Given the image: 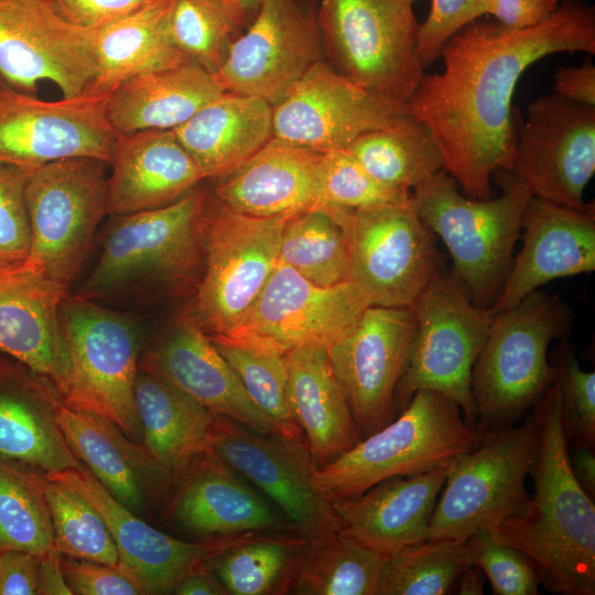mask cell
Segmentation results:
<instances>
[{
    "label": "cell",
    "instance_id": "42",
    "mask_svg": "<svg viewBox=\"0 0 595 595\" xmlns=\"http://www.w3.org/2000/svg\"><path fill=\"white\" fill-rule=\"evenodd\" d=\"M209 338L235 371L250 400L279 432L304 441L289 405L285 354L227 337Z\"/></svg>",
    "mask_w": 595,
    "mask_h": 595
},
{
    "label": "cell",
    "instance_id": "55",
    "mask_svg": "<svg viewBox=\"0 0 595 595\" xmlns=\"http://www.w3.org/2000/svg\"><path fill=\"white\" fill-rule=\"evenodd\" d=\"M553 87L556 95L567 100L595 107V66L585 61L580 66L560 67Z\"/></svg>",
    "mask_w": 595,
    "mask_h": 595
},
{
    "label": "cell",
    "instance_id": "25",
    "mask_svg": "<svg viewBox=\"0 0 595 595\" xmlns=\"http://www.w3.org/2000/svg\"><path fill=\"white\" fill-rule=\"evenodd\" d=\"M169 506L172 520L201 539L258 532L296 533L282 512L210 448L176 477Z\"/></svg>",
    "mask_w": 595,
    "mask_h": 595
},
{
    "label": "cell",
    "instance_id": "51",
    "mask_svg": "<svg viewBox=\"0 0 595 595\" xmlns=\"http://www.w3.org/2000/svg\"><path fill=\"white\" fill-rule=\"evenodd\" d=\"M62 569L73 594L139 595V587L118 567L84 560L62 559Z\"/></svg>",
    "mask_w": 595,
    "mask_h": 595
},
{
    "label": "cell",
    "instance_id": "29",
    "mask_svg": "<svg viewBox=\"0 0 595 595\" xmlns=\"http://www.w3.org/2000/svg\"><path fill=\"white\" fill-rule=\"evenodd\" d=\"M110 165L108 215L121 216L167 206L204 180L173 130L120 134Z\"/></svg>",
    "mask_w": 595,
    "mask_h": 595
},
{
    "label": "cell",
    "instance_id": "9",
    "mask_svg": "<svg viewBox=\"0 0 595 595\" xmlns=\"http://www.w3.org/2000/svg\"><path fill=\"white\" fill-rule=\"evenodd\" d=\"M288 217L241 214L207 193L203 270L184 312L209 337L229 335L256 302L279 261Z\"/></svg>",
    "mask_w": 595,
    "mask_h": 595
},
{
    "label": "cell",
    "instance_id": "49",
    "mask_svg": "<svg viewBox=\"0 0 595 595\" xmlns=\"http://www.w3.org/2000/svg\"><path fill=\"white\" fill-rule=\"evenodd\" d=\"M29 173L0 163V266L28 259L31 235L25 202Z\"/></svg>",
    "mask_w": 595,
    "mask_h": 595
},
{
    "label": "cell",
    "instance_id": "4",
    "mask_svg": "<svg viewBox=\"0 0 595 595\" xmlns=\"http://www.w3.org/2000/svg\"><path fill=\"white\" fill-rule=\"evenodd\" d=\"M572 320L561 298L539 289L494 313L472 371L478 433L520 422L553 385L549 346L566 339Z\"/></svg>",
    "mask_w": 595,
    "mask_h": 595
},
{
    "label": "cell",
    "instance_id": "32",
    "mask_svg": "<svg viewBox=\"0 0 595 595\" xmlns=\"http://www.w3.org/2000/svg\"><path fill=\"white\" fill-rule=\"evenodd\" d=\"M173 132L204 178H223L272 137V106L264 99L223 91Z\"/></svg>",
    "mask_w": 595,
    "mask_h": 595
},
{
    "label": "cell",
    "instance_id": "56",
    "mask_svg": "<svg viewBox=\"0 0 595 595\" xmlns=\"http://www.w3.org/2000/svg\"><path fill=\"white\" fill-rule=\"evenodd\" d=\"M62 555L53 548L40 556L36 594L39 595H73L66 583Z\"/></svg>",
    "mask_w": 595,
    "mask_h": 595
},
{
    "label": "cell",
    "instance_id": "38",
    "mask_svg": "<svg viewBox=\"0 0 595 595\" xmlns=\"http://www.w3.org/2000/svg\"><path fill=\"white\" fill-rule=\"evenodd\" d=\"M388 556L342 529L307 540L290 593L298 595H378Z\"/></svg>",
    "mask_w": 595,
    "mask_h": 595
},
{
    "label": "cell",
    "instance_id": "39",
    "mask_svg": "<svg viewBox=\"0 0 595 595\" xmlns=\"http://www.w3.org/2000/svg\"><path fill=\"white\" fill-rule=\"evenodd\" d=\"M306 544L307 539L298 533H249L238 537L206 564L227 594H288Z\"/></svg>",
    "mask_w": 595,
    "mask_h": 595
},
{
    "label": "cell",
    "instance_id": "58",
    "mask_svg": "<svg viewBox=\"0 0 595 595\" xmlns=\"http://www.w3.org/2000/svg\"><path fill=\"white\" fill-rule=\"evenodd\" d=\"M571 470L580 486L592 497L595 496V454L594 448L578 443H567Z\"/></svg>",
    "mask_w": 595,
    "mask_h": 595
},
{
    "label": "cell",
    "instance_id": "10",
    "mask_svg": "<svg viewBox=\"0 0 595 595\" xmlns=\"http://www.w3.org/2000/svg\"><path fill=\"white\" fill-rule=\"evenodd\" d=\"M60 326L69 360L64 403L102 415L141 441L134 382L141 335L134 320L95 301L66 294Z\"/></svg>",
    "mask_w": 595,
    "mask_h": 595
},
{
    "label": "cell",
    "instance_id": "14",
    "mask_svg": "<svg viewBox=\"0 0 595 595\" xmlns=\"http://www.w3.org/2000/svg\"><path fill=\"white\" fill-rule=\"evenodd\" d=\"M108 97L43 100L0 76V163L26 173L68 158L110 165L120 134L107 115Z\"/></svg>",
    "mask_w": 595,
    "mask_h": 595
},
{
    "label": "cell",
    "instance_id": "44",
    "mask_svg": "<svg viewBox=\"0 0 595 595\" xmlns=\"http://www.w3.org/2000/svg\"><path fill=\"white\" fill-rule=\"evenodd\" d=\"M465 564V541L425 540L388 556L378 595L450 594Z\"/></svg>",
    "mask_w": 595,
    "mask_h": 595
},
{
    "label": "cell",
    "instance_id": "43",
    "mask_svg": "<svg viewBox=\"0 0 595 595\" xmlns=\"http://www.w3.org/2000/svg\"><path fill=\"white\" fill-rule=\"evenodd\" d=\"M37 472L0 459V549L43 555L53 549V528Z\"/></svg>",
    "mask_w": 595,
    "mask_h": 595
},
{
    "label": "cell",
    "instance_id": "34",
    "mask_svg": "<svg viewBox=\"0 0 595 595\" xmlns=\"http://www.w3.org/2000/svg\"><path fill=\"white\" fill-rule=\"evenodd\" d=\"M223 91L214 74L187 62L126 80L109 95L107 115L119 134L173 130Z\"/></svg>",
    "mask_w": 595,
    "mask_h": 595
},
{
    "label": "cell",
    "instance_id": "15",
    "mask_svg": "<svg viewBox=\"0 0 595 595\" xmlns=\"http://www.w3.org/2000/svg\"><path fill=\"white\" fill-rule=\"evenodd\" d=\"M317 10L318 0H262L214 74L221 89L280 102L324 60Z\"/></svg>",
    "mask_w": 595,
    "mask_h": 595
},
{
    "label": "cell",
    "instance_id": "8",
    "mask_svg": "<svg viewBox=\"0 0 595 595\" xmlns=\"http://www.w3.org/2000/svg\"><path fill=\"white\" fill-rule=\"evenodd\" d=\"M478 443L447 464L445 483L431 517L428 540L466 541L472 534L524 512L526 488L538 445L531 413L512 425L489 429Z\"/></svg>",
    "mask_w": 595,
    "mask_h": 595
},
{
    "label": "cell",
    "instance_id": "40",
    "mask_svg": "<svg viewBox=\"0 0 595 595\" xmlns=\"http://www.w3.org/2000/svg\"><path fill=\"white\" fill-rule=\"evenodd\" d=\"M279 260L318 286L350 281L346 235L337 220L322 208L288 217L281 234Z\"/></svg>",
    "mask_w": 595,
    "mask_h": 595
},
{
    "label": "cell",
    "instance_id": "12",
    "mask_svg": "<svg viewBox=\"0 0 595 595\" xmlns=\"http://www.w3.org/2000/svg\"><path fill=\"white\" fill-rule=\"evenodd\" d=\"M107 165L98 159L68 158L42 165L28 175V259L65 288L82 269L95 232L108 215Z\"/></svg>",
    "mask_w": 595,
    "mask_h": 595
},
{
    "label": "cell",
    "instance_id": "3",
    "mask_svg": "<svg viewBox=\"0 0 595 595\" xmlns=\"http://www.w3.org/2000/svg\"><path fill=\"white\" fill-rule=\"evenodd\" d=\"M206 196L195 187L167 206L119 216L76 295L96 301L194 293L203 270Z\"/></svg>",
    "mask_w": 595,
    "mask_h": 595
},
{
    "label": "cell",
    "instance_id": "16",
    "mask_svg": "<svg viewBox=\"0 0 595 595\" xmlns=\"http://www.w3.org/2000/svg\"><path fill=\"white\" fill-rule=\"evenodd\" d=\"M210 450L262 493L310 540L340 529L332 501L314 483L317 465L303 440L260 433L216 414Z\"/></svg>",
    "mask_w": 595,
    "mask_h": 595
},
{
    "label": "cell",
    "instance_id": "52",
    "mask_svg": "<svg viewBox=\"0 0 595 595\" xmlns=\"http://www.w3.org/2000/svg\"><path fill=\"white\" fill-rule=\"evenodd\" d=\"M72 25L99 31L139 11L153 0H45Z\"/></svg>",
    "mask_w": 595,
    "mask_h": 595
},
{
    "label": "cell",
    "instance_id": "21",
    "mask_svg": "<svg viewBox=\"0 0 595 595\" xmlns=\"http://www.w3.org/2000/svg\"><path fill=\"white\" fill-rule=\"evenodd\" d=\"M407 107L387 104L315 63L272 107L273 138L325 152L346 149L360 134L392 123Z\"/></svg>",
    "mask_w": 595,
    "mask_h": 595
},
{
    "label": "cell",
    "instance_id": "28",
    "mask_svg": "<svg viewBox=\"0 0 595 595\" xmlns=\"http://www.w3.org/2000/svg\"><path fill=\"white\" fill-rule=\"evenodd\" d=\"M447 464L390 477L356 497L331 500L340 529L386 556L428 540Z\"/></svg>",
    "mask_w": 595,
    "mask_h": 595
},
{
    "label": "cell",
    "instance_id": "57",
    "mask_svg": "<svg viewBox=\"0 0 595 595\" xmlns=\"http://www.w3.org/2000/svg\"><path fill=\"white\" fill-rule=\"evenodd\" d=\"M177 595H226V591L206 562L185 574L175 585Z\"/></svg>",
    "mask_w": 595,
    "mask_h": 595
},
{
    "label": "cell",
    "instance_id": "17",
    "mask_svg": "<svg viewBox=\"0 0 595 595\" xmlns=\"http://www.w3.org/2000/svg\"><path fill=\"white\" fill-rule=\"evenodd\" d=\"M595 172V107L555 93L531 101L518 130L510 173L532 196L578 212L594 210L584 191Z\"/></svg>",
    "mask_w": 595,
    "mask_h": 595
},
{
    "label": "cell",
    "instance_id": "20",
    "mask_svg": "<svg viewBox=\"0 0 595 595\" xmlns=\"http://www.w3.org/2000/svg\"><path fill=\"white\" fill-rule=\"evenodd\" d=\"M96 36L64 21L45 0H0V76L29 94L50 80L62 97L85 95L97 68Z\"/></svg>",
    "mask_w": 595,
    "mask_h": 595
},
{
    "label": "cell",
    "instance_id": "50",
    "mask_svg": "<svg viewBox=\"0 0 595 595\" xmlns=\"http://www.w3.org/2000/svg\"><path fill=\"white\" fill-rule=\"evenodd\" d=\"M486 0H432L420 23L416 55L425 68L440 57L445 42L459 29L485 14Z\"/></svg>",
    "mask_w": 595,
    "mask_h": 595
},
{
    "label": "cell",
    "instance_id": "26",
    "mask_svg": "<svg viewBox=\"0 0 595 595\" xmlns=\"http://www.w3.org/2000/svg\"><path fill=\"white\" fill-rule=\"evenodd\" d=\"M522 248L489 309H510L555 279L595 270V209L578 212L532 196L521 218Z\"/></svg>",
    "mask_w": 595,
    "mask_h": 595
},
{
    "label": "cell",
    "instance_id": "54",
    "mask_svg": "<svg viewBox=\"0 0 595 595\" xmlns=\"http://www.w3.org/2000/svg\"><path fill=\"white\" fill-rule=\"evenodd\" d=\"M560 0H486L485 14L511 29H528L545 21Z\"/></svg>",
    "mask_w": 595,
    "mask_h": 595
},
{
    "label": "cell",
    "instance_id": "19",
    "mask_svg": "<svg viewBox=\"0 0 595 595\" xmlns=\"http://www.w3.org/2000/svg\"><path fill=\"white\" fill-rule=\"evenodd\" d=\"M369 305L355 282L318 286L279 260L242 321L220 337L282 354L307 345L328 348Z\"/></svg>",
    "mask_w": 595,
    "mask_h": 595
},
{
    "label": "cell",
    "instance_id": "45",
    "mask_svg": "<svg viewBox=\"0 0 595 595\" xmlns=\"http://www.w3.org/2000/svg\"><path fill=\"white\" fill-rule=\"evenodd\" d=\"M169 30L174 45L212 74L239 35L220 0H173Z\"/></svg>",
    "mask_w": 595,
    "mask_h": 595
},
{
    "label": "cell",
    "instance_id": "53",
    "mask_svg": "<svg viewBox=\"0 0 595 595\" xmlns=\"http://www.w3.org/2000/svg\"><path fill=\"white\" fill-rule=\"evenodd\" d=\"M40 556L0 549V595H35Z\"/></svg>",
    "mask_w": 595,
    "mask_h": 595
},
{
    "label": "cell",
    "instance_id": "27",
    "mask_svg": "<svg viewBox=\"0 0 595 595\" xmlns=\"http://www.w3.org/2000/svg\"><path fill=\"white\" fill-rule=\"evenodd\" d=\"M54 416L74 455L136 515H143L175 483V476L107 418L71 407L60 396Z\"/></svg>",
    "mask_w": 595,
    "mask_h": 595
},
{
    "label": "cell",
    "instance_id": "13",
    "mask_svg": "<svg viewBox=\"0 0 595 595\" xmlns=\"http://www.w3.org/2000/svg\"><path fill=\"white\" fill-rule=\"evenodd\" d=\"M342 226L349 250L350 281L370 305L411 307L441 271L436 236L412 199L363 209L322 208Z\"/></svg>",
    "mask_w": 595,
    "mask_h": 595
},
{
    "label": "cell",
    "instance_id": "59",
    "mask_svg": "<svg viewBox=\"0 0 595 595\" xmlns=\"http://www.w3.org/2000/svg\"><path fill=\"white\" fill-rule=\"evenodd\" d=\"M262 0H220L239 34L251 23Z\"/></svg>",
    "mask_w": 595,
    "mask_h": 595
},
{
    "label": "cell",
    "instance_id": "60",
    "mask_svg": "<svg viewBox=\"0 0 595 595\" xmlns=\"http://www.w3.org/2000/svg\"><path fill=\"white\" fill-rule=\"evenodd\" d=\"M456 593L459 595L484 594V577L482 571L472 564H465L456 581Z\"/></svg>",
    "mask_w": 595,
    "mask_h": 595
},
{
    "label": "cell",
    "instance_id": "7",
    "mask_svg": "<svg viewBox=\"0 0 595 595\" xmlns=\"http://www.w3.org/2000/svg\"><path fill=\"white\" fill-rule=\"evenodd\" d=\"M415 1L318 0L326 62L380 100L407 107L424 75Z\"/></svg>",
    "mask_w": 595,
    "mask_h": 595
},
{
    "label": "cell",
    "instance_id": "18",
    "mask_svg": "<svg viewBox=\"0 0 595 595\" xmlns=\"http://www.w3.org/2000/svg\"><path fill=\"white\" fill-rule=\"evenodd\" d=\"M415 333L412 307L369 305L327 348L361 439L396 418V393L410 361Z\"/></svg>",
    "mask_w": 595,
    "mask_h": 595
},
{
    "label": "cell",
    "instance_id": "48",
    "mask_svg": "<svg viewBox=\"0 0 595 595\" xmlns=\"http://www.w3.org/2000/svg\"><path fill=\"white\" fill-rule=\"evenodd\" d=\"M467 564L488 578L495 595H537L540 581L532 561L517 548L498 541L482 529L465 541Z\"/></svg>",
    "mask_w": 595,
    "mask_h": 595
},
{
    "label": "cell",
    "instance_id": "5",
    "mask_svg": "<svg viewBox=\"0 0 595 595\" xmlns=\"http://www.w3.org/2000/svg\"><path fill=\"white\" fill-rule=\"evenodd\" d=\"M502 172L498 181L504 194L497 198L465 197L444 169L412 193L419 216L452 257V277L482 309H490L501 291L532 197L523 183Z\"/></svg>",
    "mask_w": 595,
    "mask_h": 595
},
{
    "label": "cell",
    "instance_id": "1",
    "mask_svg": "<svg viewBox=\"0 0 595 595\" xmlns=\"http://www.w3.org/2000/svg\"><path fill=\"white\" fill-rule=\"evenodd\" d=\"M559 52L595 53V9L584 0H560L528 29L478 18L445 42L443 71L422 76L408 112L431 130L443 169L469 197L490 198L493 174L511 171L515 88L528 67Z\"/></svg>",
    "mask_w": 595,
    "mask_h": 595
},
{
    "label": "cell",
    "instance_id": "33",
    "mask_svg": "<svg viewBox=\"0 0 595 595\" xmlns=\"http://www.w3.org/2000/svg\"><path fill=\"white\" fill-rule=\"evenodd\" d=\"M57 397L41 381L0 369V459L37 473L82 466L55 420Z\"/></svg>",
    "mask_w": 595,
    "mask_h": 595
},
{
    "label": "cell",
    "instance_id": "2",
    "mask_svg": "<svg viewBox=\"0 0 595 595\" xmlns=\"http://www.w3.org/2000/svg\"><path fill=\"white\" fill-rule=\"evenodd\" d=\"M538 445L529 475L534 491L527 510L488 529L532 561L547 591L595 594V505L575 479L559 388L553 383L532 407Z\"/></svg>",
    "mask_w": 595,
    "mask_h": 595
},
{
    "label": "cell",
    "instance_id": "35",
    "mask_svg": "<svg viewBox=\"0 0 595 595\" xmlns=\"http://www.w3.org/2000/svg\"><path fill=\"white\" fill-rule=\"evenodd\" d=\"M134 403L141 445L173 476L177 477L210 448L216 414L140 367L134 382Z\"/></svg>",
    "mask_w": 595,
    "mask_h": 595
},
{
    "label": "cell",
    "instance_id": "11",
    "mask_svg": "<svg viewBox=\"0 0 595 595\" xmlns=\"http://www.w3.org/2000/svg\"><path fill=\"white\" fill-rule=\"evenodd\" d=\"M411 307L416 333L396 393L397 414L416 391L432 390L455 401L466 423L476 430L472 371L485 344L493 312L476 306L452 274L442 271Z\"/></svg>",
    "mask_w": 595,
    "mask_h": 595
},
{
    "label": "cell",
    "instance_id": "46",
    "mask_svg": "<svg viewBox=\"0 0 595 595\" xmlns=\"http://www.w3.org/2000/svg\"><path fill=\"white\" fill-rule=\"evenodd\" d=\"M320 195L318 208L363 209L412 199L410 192L393 190L378 182L345 149L323 152Z\"/></svg>",
    "mask_w": 595,
    "mask_h": 595
},
{
    "label": "cell",
    "instance_id": "22",
    "mask_svg": "<svg viewBox=\"0 0 595 595\" xmlns=\"http://www.w3.org/2000/svg\"><path fill=\"white\" fill-rule=\"evenodd\" d=\"M78 490L100 513L115 541L118 569L141 594H171L188 572L220 552L238 537L201 539L173 538L140 519L119 502L86 466L45 473Z\"/></svg>",
    "mask_w": 595,
    "mask_h": 595
},
{
    "label": "cell",
    "instance_id": "41",
    "mask_svg": "<svg viewBox=\"0 0 595 595\" xmlns=\"http://www.w3.org/2000/svg\"><path fill=\"white\" fill-rule=\"evenodd\" d=\"M39 477L51 516L53 548L61 555L118 567L115 541L97 509L66 483L45 473Z\"/></svg>",
    "mask_w": 595,
    "mask_h": 595
},
{
    "label": "cell",
    "instance_id": "6",
    "mask_svg": "<svg viewBox=\"0 0 595 595\" xmlns=\"http://www.w3.org/2000/svg\"><path fill=\"white\" fill-rule=\"evenodd\" d=\"M479 437L455 401L419 390L391 422L317 467L314 483L329 500L356 497L387 478L445 465L474 447Z\"/></svg>",
    "mask_w": 595,
    "mask_h": 595
},
{
    "label": "cell",
    "instance_id": "31",
    "mask_svg": "<svg viewBox=\"0 0 595 595\" xmlns=\"http://www.w3.org/2000/svg\"><path fill=\"white\" fill-rule=\"evenodd\" d=\"M285 360L290 410L321 467L354 447L361 435L326 347L301 346L286 353Z\"/></svg>",
    "mask_w": 595,
    "mask_h": 595
},
{
    "label": "cell",
    "instance_id": "24",
    "mask_svg": "<svg viewBox=\"0 0 595 595\" xmlns=\"http://www.w3.org/2000/svg\"><path fill=\"white\" fill-rule=\"evenodd\" d=\"M139 367L159 376L215 414L260 433L281 434L250 400L209 336L185 312L141 353Z\"/></svg>",
    "mask_w": 595,
    "mask_h": 595
},
{
    "label": "cell",
    "instance_id": "37",
    "mask_svg": "<svg viewBox=\"0 0 595 595\" xmlns=\"http://www.w3.org/2000/svg\"><path fill=\"white\" fill-rule=\"evenodd\" d=\"M345 150L378 182L402 192L416 188L443 170L434 136L409 112L360 134Z\"/></svg>",
    "mask_w": 595,
    "mask_h": 595
},
{
    "label": "cell",
    "instance_id": "30",
    "mask_svg": "<svg viewBox=\"0 0 595 595\" xmlns=\"http://www.w3.org/2000/svg\"><path fill=\"white\" fill-rule=\"evenodd\" d=\"M323 152L271 138L253 156L220 178L213 195L250 216L279 217L316 209L321 204Z\"/></svg>",
    "mask_w": 595,
    "mask_h": 595
},
{
    "label": "cell",
    "instance_id": "23",
    "mask_svg": "<svg viewBox=\"0 0 595 595\" xmlns=\"http://www.w3.org/2000/svg\"><path fill=\"white\" fill-rule=\"evenodd\" d=\"M67 288L26 259L0 266V351L48 381L60 398L69 383V360L60 326Z\"/></svg>",
    "mask_w": 595,
    "mask_h": 595
},
{
    "label": "cell",
    "instance_id": "47",
    "mask_svg": "<svg viewBox=\"0 0 595 595\" xmlns=\"http://www.w3.org/2000/svg\"><path fill=\"white\" fill-rule=\"evenodd\" d=\"M549 361L561 396L567 441L595 448V372L581 368L575 347L566 339L560 340Z\"/></svg>",
    "mask_w": 595,
    "mask_h": 595
},
{
    "label": "cell",
    "instance_id": "36",
    "mask_svg": "<svg viewBox=\"0 0 595 595\" xmlns=\"http://www.w3.org/2000/svg\"><path fill=\"white\" fill-rule=\"evenodd\" d=\"M173 0H153L133 14L96 31L97 68L87 91L109 96L126 80L190 61L172 42Z\"/></svg>",
    "mask_w": 595,
    "mask_h": 595
}]
</instances>
